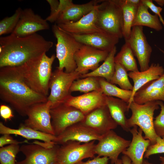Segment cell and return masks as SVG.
<instances>
[{"label":"cell","instance_id":"obj_46","mask_svg":"<svg viewBox=\"0 0 164 164\" xmlns=\"http://www.w3.org/2000/svg\"><path fill=\"white\" fill-rule=\"evenodd\" d=\"M142 164H153L149 162L148 160L145 159L143 160Z\"/></svg>","mask_w":164,"mask_h":164},{"label":"cell","instance_id":"obj_20","mask_svg":"<svg viewBox=\"0 0 164 164\" xmlns=\"http://www.w3.org/2000/svg\"><path fill=\"white\" fill-rule=\"evenodd\" d=\"M97 5L78 21L56 24L60 29L72 35L87 34L104 32L96 24Z\"/></svg>","mask_w":164,"mask_h":164},{"label":"cell","instance_id":"obj_4","mask_svg":"<svg viewBox=\"0 0 164 164\" xmlns=\"http://www.w3.org/2000/svg\"><path fill=\"white\" fill-rule=\"evenodd\" d=\"M52 31L56 38V57L59 63L56 68L70 73L77 68L74 56L83 44L77 41L73 35L60 29L55 23L52 27Z\"/></svg>","mask_w":164,"mask_h":164},{"label":"cell","instance_id":"obj_23","mask_svg":"<svg viewBox=\"0 0 164 164\" xmlns=\"http://www.w3.org/2000/svg\"><path fill=\"white\" fill-rule=\"evenodd\" d=\"M72 35L77 41L83 44L109 52L116 46L119 39L104 32Z\"/></svg>","mask_w":164,"mask_h":164},{"label":"cell","instance_id":"obj_22","mask_svg":"<svg viewBox=\"0 0 164 164\" xmlns=\"http://www.w3.org/2000/svg\"><path fill=\"white\" fill-rule=\"evenodd\" d=\"M153 101H164V73L157 79L150 81L135 94L133 101L139 104Z\"/></svg>","mask_w":164,"mask_h":164},{"label":"cell","instance_id":"obj_9","mask_svg":"<svg viewBox=\"0 0 164 164\" xmlns=\"http://www.w3.org/2000/svg\"><path fill=\"white\" fill-rule=\"evenodd\" d=\"M95 141L82 144L69 141L61 145L58 150L57 164H76L83 159L94 158Z\"/></svg>","mask_w":164,"mask_h":164},{"label":"cell","instance_id":"obj_15","mask_svg":"<svg viewBox=\"0 0 164 164\" xmlns=\"http://www.w3.org/2000/svg\"><path fill=\"white\" fill-rule=\"evenodd\" d=\"M102 0H92L82 4L73 3L71 0H60L59 11L55 23L57 24L78 21L88 14Z\"/></svg>","mask_w":164,"mask_h":164},{"label":"cell","instance_id":"obj_14","mask_svg":"<svg viewBox=\"0 0 164 164\" xmlns=\"http://www.w3.org/2000/svg\"><path fill=\"white\" fill-rule=\"evenodd\" d=\"M109 53L83 44L74 55L77 65L75 71L82 75L88 73L89 70H95L99 63L106 59Z\"/></svg>","mask_w":164,"mask_h":164},{"label":"cell","instance_id":"obj_13","mask_svg":"<svg viewBox=\"0 0 164 164\" xmlns=\"http://www.w3.org/2000/svg\"><path fill=\"white\" fill-rule=\"evenodd\" d=\"M125 41L129 43L134 56L137 58L140 71L147 70L150 66L152 49L147 41L143 26L132 27L130 36Z\"/></svg>","mask_w":164,"mask_h":164},{"label":"cell","instance_id":"obj_47","mask_svg":"<svg viewBox=\"0 0 164 164\" xmlns=\"http://www.w3.org/2000/svg\"><path fill=\"white\" fill-rule=\"evenodd\" d=\"M158 48L159 49V50L160 51H161L164 54V50L159 47H158Z\"/></svg>","mask_w":164,"mask_h":164},{"label":"cell","instance_id":"obj_42","mask_svg":"<svg viewBox=\"0 0 164 164\" xmlns=\"http://www.w3.org/2000/svg\"><path fill=\"white\" fill-rule=\"evenodd\" d=\"M49 3L50 10V15L48 17H51L53 15L57 10L59 5V1L57 0H47Z\"/></svg>","mask_w":164,"mask_h":164},{"label":"cell","instance_id":"obj_44","mask_svg":"<svg viewBox=\"0 0 164 164\" xmlns=\"http://www.w3.org/2000/svg\"><path fill=\"white\" fill-rule=\"evenodd\" d=\"M154 1L160 6H164V0H155Z\"/></svg>","mask_w":164,"mask_h":164},{"label":"cell","instance_id":"obj_39","mask_svg":"<svg viewBox=\"0 0 164 164\" xmlns=\"http://www.w3.org/2000/svg\"><path fill=\"white\" fill-rule=\"evenodd\" d=\"M9 134L3 135L0 138V147H2L7 145L18 144L28 142L26 140L23 141H18L14 139Z\"/></svg>","mask_w":164,"mask_h":164},{"label":"cell","instance_id":"obj_34","mask_svg":"<svg viewBox=\"0 0 164 164\" xmlns=\"http://www.w3.org/2000/svg\"><path fill=\"white\" fill-rule=\"evenodd\" d=\"M22 10L19 7L12 15L6 17L0 21V36L12 32L18 24Z\"/></svg>","mask_w":164,"mask_h":164},{"label":"cell","instance_id":"obj_27","mask_svg":"<svg viewBox=\"0 0 164 164\" xmlns=\"http://www.w3.org/2000/svg\"><path fill=\"white\" fill-rule=\"evenodd\" d=\"M149 8L141 3L138 7L137 13L133 22L132 27L136 26H146L159 31L162 26L158 15L150 14Z\"/></svg>","mask_w":164,"mask_h":164},{"label":"cell","instance_id":"obj_7","mask_svg":"<svg viewBox=\"0 0 164 164\" xmlns=\"http://www.w3.org/2000/svg\"><path fill=\"white\" fill-rule=\"evenodd\" d=\"M81 75L75 71L67 73L57 68L52 72L49 86L50 92L47 98L51 103V108L63 103L71 95V86Z\"/></svg>","mask_w":164,"mask_h":164},{"label":"cell","instance_id":"obj_3","mask_svg":"<svg viewBox=\"0 0 164 164\" xmlns=\"http://www.w3.org/2000/svg\"><path fill=\"white\" fill-rule=\"evenodd\" d=\"M54 54L48 56L46 53L28 61L19 67L26 84L35 92L47 97L52 73Z\"/></svg>","mask_w":164,"mask_h":164},{"label":"cell","instance_id":"obj_29","mask_svg":"<svg viewBox=\"0 0 164 164\" xmlns=\"http://www.w3.org/2000/svg\"><path fill=\"white\" fill-rule=\"evenodd\" d=\"M118 2L122 11L123 23V36L125 40L130 36L132 23L138 6L131 4L128 0H118Z\"/></svg>","mask_w":164,"mask_h":164},{"label":"cell","instance_id":"obj_25","mask_svg":"<svg viewBox=\"0 0 164 164\" xmlns=\"http://www.w3.org/2000/svg\"><path fill=\"white\" fill-rule=\"evenodd\" d=\"M0 133L19 135L27 139H36L42 141L45 143L56 144V137L55 135L46 133L33 129L24 123H21L18 128H11L0 122Z\"/></svg>","mask_w":164,"mask_h":164},{"label":"cell","instance_id":"obj_21","mask_svg":"<svg viewBox=\"0 0 164 164\" xmlns=\"http://www.w3.org/2000/svg\"><path fill=\"white\" fill-rule=\"evenodd\" d=\"M132 136V140L128 147L122 152L128 157L132 164H142L143 156L148 147L151 145L150 140L145 139L142 135V131L135 125L131 129Z\"/></svg>","mask_w":164,"mask_h":164},{"label":"cell","instance_id":"obj_38","mask_svg":"<svg viewBox=\"0 0 164 164\" xmlns=\"http://www.w3.org/2000/svg\"><path fill=\"white\" fill-rule=\"evenodd\" d=\"M142 4L146 6L149 9L158 15L160 21L164 26V20L161 15L162 8L160 6L155 5L152 0H141Z\"/></svg>","mask_w":164,"mask_h":164},{"label":"cell","instance_id":"obj_5","mask_svg":"<svg viewBox=\"0 0 164 164\" xmlns=\"http://www.w3.org/2000/svg\"><path fill=\"white\" fill-rule=\"evenodd\" d=\"M159 101H149L143 104L133 101L128 106L132 114L127 119V127L131 129L135 125L139 126L144 134L145 138L150 140V145L156 143L158 136L155 131L153 119L154 111L159 108Z\"/></svg>","mask_w":164,"mask_h":164},{"label":"cell","instance_id":"obj_6","mask_svg":"<svg viewBox=\"0 0 164 164\" xmlns=\"http://www.w3.org/2000/svg\"><path fill=\"white\" fill-rule=\"evenodd\" d=\"M123 24L118 0H102L98 4L96 24L102 31L121 39L123 37Z\"/></svg>","mask_w":164,"mask_h":164},{"label":"cell","instance_id":"obj_11","mask_svg":"<svg viewBox=\"0 0 164 164\" xmlns=\"http://www.w3.org/2000/svg\"><path fill=\"white\" fill-rule=\"evenodd\" d=\"M98 141L94 148L95 155L108 157L111 164L116 162L120 154L128 147L131 142L119 136L113 130L102 135Z\"/></svg>","mask_w":164,"mask_h":164},{"label":"cell","instance_id":"obj_32","mask_svg":"<svg viewBox=\"0 0 164 164\" xmlns=\"http://www.w3.org/2000/svg\"><path fill=\"white\" fill-rule=\"evenodd\" d=\"M100 77H88L77 79L73 81L70 88L71 93L80 91L87 93L101 90Z\"/></svg>","mask_w":164,"mask_h":164},{"label":"cell","instance_id":"obj_40","mask_svg":"<svg viewBox=\"0 0 164 164\" xmlns=\"http://www.w3.org/2000/svg\"><path fill=\"white\" fill-rule=\"evenodd\" d=\"M0 115L5 121L11 120L14 116L11 108L4 104H1L0 106Z\"/></svg>","mask_w":164,"mask_h":164},{"label":"cell","instance_id":"obj_37","mask_svg":"<svg viewBox=\"0 0 164 164\" xmlns=\"http://www.w3.org/2000/svg\"><path fill=\"white\" fill-rule=\"evenodd\" d=\"M163 153H164V136H158L156 143L150 145L148 148L145 153L144 158L148 159L152 155Z\"/></svg>","mask_w":164,"mask_h":164},{"label":"cell","instance_id":"obj_26","mask_svg":"<svg viewBox=\"0 0 164 164\" xmlns=\"http://www.w3.org/2000/svg\"><path fill=\"white\" fill-rule=\"evenodd\" d=\"M105 99L106 105L114 120L124 131L130 132L131 129L127 125V119L125 115L129 110L128 104L120 99L111 96H106Z\"/></svg>","mask_w":164,"mask_h":164},{"label":"cell","instance_id":"obj_31","mask_svg":"<svg viewBox=\"0 0 164 164\" xmlns=\"http://www.w3.org/2000/svg\"><path fill=\"white\" fill-rule=\"evenodd\" d=\"M99 82L101 89L105 95L117 97L128 104L131 97L132 91L119 88L102 77H100Z\"/></svg>","mask_w":164,"mask_h":164},{"label":"cell","instance_id":"obj_41","mask_svg":"<svg viewBox=\"0 0 164 164\" xmlns=\"http://www.w3.org/2000/svg\"><path fill=\"white\" fill-rule=\"evenodd\" d=\"M109 160L107 157H101L97 155L92 159L85 162L81 161L76 164H108Z\"/></svg>","mask_w":164,"mask_h":164},{"label":"cell","instance_id":"obj_17","mask_svg":"<svg viewBox=\"0 0 164 164\" xmlns=\"http://www.w3.org/2000/svg\"><path fill=\"white\" fill-rule=\"evenodd\" d=\"M80 122L101 135L115 129L118 125L111 117L106 105L99 107L85 115Z\"/></svg>","mask_w":164,"mask_h":164},{"label":"cell","instance_id":"obj_10","mask_svg":"<svg viewBox=\"0 0 164 164\" xmlns=\"http://www.w3.org/2000/svg\"><path fill=\"white\" fill-rule=\"evenodd\" d=\"M50 113L52 125L56 136L69 126L82 121L85 117L79 109L63 103L51 108Z\"/></svg>","mask_w":164,"mask_h":164},{"label":"cell","instance_id":"obj_30","mask_svg":"<svg viewBox=\"0 0 164 164\" xmlns=\"http://www.w3.org/2000/svg\"><path fill=\"white\" fill-rule=\"evenodd\" d=\"M133 51L126 41L114 57L115 62L121 65L127 71H139Z\"/></svg>","mask_w":164,"mask_h":164},{"label":"cell","instance_id":"obj_36","mask_svg":"<svg viewBox=\"0 0 164 164\" xmlns=\"http://www.w3.org/2000/svg\"><path fill=\"white\" fill-rule=\"evenodd\" d=\"M159 105L161 111L159 114L154 121L155 132L158 136H164V104L161 101H159Z\"/></svg>","mask_w":164,"mask_h":164},{"label":"cell","instance_id":"obj_19","mask_svg":"<svg viewBox=\"0 0 164 164\" xmlns=\"http://www.w3.org/2000/svg\"><path fill=\"white\" fill-rule=\"evenodd\" d=\"M102 136L79 122L69 126L61 134L56 136L55 143L56 144L61 145L69 141L86 143L94 140L98 141Z\"/></svg>","mask_w":164,"mask_h":164},{"label":"cell","instance_id":"obj_12","mask_svg":"<svg viewBox=\"0 0 164 164\" xmlns=\"http://www.w3.org/2000/svg\"><path fill=\"white\" fill-rule=\"evenodd\" d=\"M51 106L47 101L30 107L27 111V118L24 124L34 130L54 135L50 113Z\"/></svg>","mask_w":164,"mask_h":164},{"label":"cell","instance_id":"obj_18","mask_svg":"<svg viewBox=\"0 0 164 164\" xmlns=\"http://www.w3.org/2000/svg\"><path fill=\"white\" fill-rule=\"evenodd\" d=\"M105 98L106 95L101 89L78 96L71 95L63 103L76 108L86 115L95 109L106 105Z\"/></svg>","mask_w":164,"mask_h":164},{"label":"cell","instance_id":"obj_28","mask_svg":"<svg viewBox=\"0 0 164 164\" xmlns=\"http://www.w3.org/2000/svg\"><path fill=\"white\" fill-rule=\"evenodd\" d=\"M117 51L115 46L110 51L103 63L95 70L81 75L80 77H102L110 82L115 71L114 57Z\"/></svg>","mask_w":164,"mask_h":164},{"label":"cell","instance_id":"obj_1","mask_svg":"<svg viewBox=\"0 0 164 164\" xmlns=\"http://www.w3.org/2000/svg\"><path fill=\"white\" fill-rule=\"evenodd\" d=\"M53 43L37 33L20 37L11 34L0 38V68L22 65L42 56Z\"/></svg>","mask_w":164,"mask_h":164},{"label":"cell","instance_id":"obj_35","mask_svg":"<svg viewBox=\"0 0 164 164\" xmlns=\"http://www.w3.org/2000/svg\"><path fill=\"white\" fill-rule=\"evenodd\" d=\"M18 144H12L0 148L1 164H16L15 158L20 151Z\"/></svg>","mask_w":164,"mask_h":164},{"label":"cell","instance_id":"obj_43","mask_svg":"<svg viewBox=\"0 0 164 164\" xmlns=\"http://www.w3.org/2000/svg\"><path fill=\"white\" fill-rule=\"evenodd\" d=\"M114 164H132V161L127 156L123 155L121 159H118Z\"/></svg>","mask_w":164,"mask_h":164},{"label":"cell","instance_id":"obj_16","mask_svg":"<svg viewBox=\"0 0 164 164\" xmlns=\"http://www.w3.org/2000/svg\"><path fill=\"white\" fill-rule=\"evenodd\" d=\"M47 22L46 19L35 14L31 9H25L22 10L18 24L11 34L23 37L48 29L50 26Z\"/></svg>","mask_w":164,"mask_h":164},{"label":"cell","instance_id":"obj_45","mask_svg":"<svg viewBox=\"0 0 164 164\" xmlns=\"http://www.w3.org/2000/svg\"><path fill=\"white\" fill-rule=\"evenodd\" d=\"M159 159L161 162L160 164H164V156H159Z\"/></svg>","mask_w":164,"mask_h":164},{"label":"cell","instance_id":"obj_33","mask_svg":"<svg viewBox=\"0 0 164 164\" xmlns=\"http://www.w3.org/2000/svg\"><path fill=\"white\" fill-rule=\"evenodd\" d=\"M109 82L117 84L124 90L132 91L133 89V86L129 80L127 71L118 63H115V71Z\"/></svg>","mask_w":164,"mask_h":164},{"label":"cell","instance_id":"obj_2","mask_svg":"<svg viewBox=\"0 0 164 164\" xmlns=\"http://www.w3.org/2000/svg\"><path fill=\"white\" fill-rule=\"evenodd\" d=\"M47 98L26 84L19 66L0 68V98L21 116H26L27 110L32 105L47 102Z\"/></svg>","mask_w":164,"mask_h":164},{"label":"cell","instance_id":"obj_24","mask_svg":"<svg viewBox=\"0 0 164 164\" xmlns=\"http://www.w3.org/2000/svg\"><path fill=\"white\" fill-rule=\"evenodd\" d=\"M164 73L163 67L158 63H152L149 68L144 71L130 72L128 76L132 80L134 85L131 97L128 105L133 101L135 94L140 88L148 82L159 78Z\"/></svg>","mask_w":164,"mask_h":164},{"label":"cell","instance_id":"obj_8","mask_svg":"<svg viewBox=\"0 0 164 164\" xmlns=\"http://www.w3.org/2000/svg\"><path fill=\"white\" fill-rule=\"evenodd\" d=\"M58 145L46 143L23 145L20 151L25 158L16 164H57Z\"/></svg>","mask_w":164,"mask_h":164}]
</instances>
